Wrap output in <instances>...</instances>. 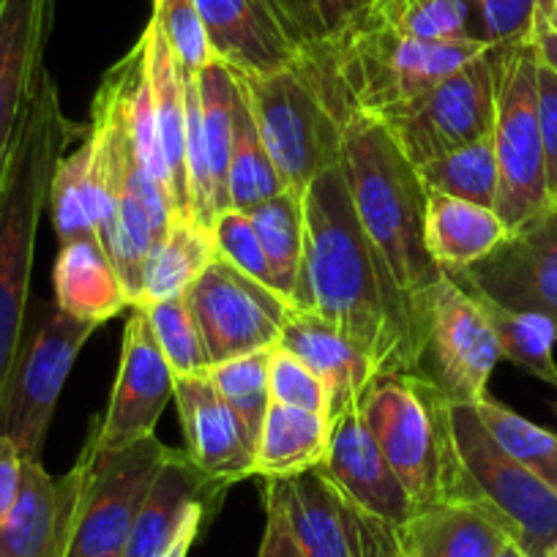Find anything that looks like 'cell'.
Listing matches in <instances>:
<instances>
[{
  "label": "cell",
  "mask_w": 557,
  "mask_h": 557,
  "mask_svg": "<svg viewBox=\"0 0 557 557\" xmlns=\"http://www.w3.org/2000/svg\"><path fill=\"white\" fill-rule=\"evenodd\" d=\"M52 287L55 307L88 323L104 325L123 309H132V296L99 238H79L58 246Z\"/></svg>",
  "instance_id": "obj_24"
},
{
  "label": "cell",
  "mask_w": 557,
  "mask_h": 557,
  "mask_svg": "<svg viewBox=\"0 0 557 557\" xmlns=\"http://www.w3.org/2000/svg\"><path fill=\"white\" fill-rule=\"evenodd\" d=\"M211 233L213 244H216V257H222L224 262L235 265L240 273L257 278V282H262V285H268L273 290L265 251H262L260 235H257L249 213L235 211V208L222 211L216 216V222H213Z\"/></svg>",
  "instance_id": "obj_41"
},
{
  "label": "cell",
  "mask_w": 557,
  "mask_h": 557,
  "mask_svg": "<svg viewBox=\"0 0 557 557\" xmlns=\"http://www.w3.org/2000/svg\"><path fill=\"white\" fill-rule=\"evenodd\" d=\"M508 535L468 503H437L399 530V557H497Z\"/></svg>",
  "instance_id": "obj_26"
},
{
  "label": "cell",
  "mask_w": 557,
  "mask_h": 557,
  "mask_svg": "<svg viewBox=\"0 0 557 557\" xmlns=\"http://www.w3.org/2000/svg\"><path fill=\"white\" fill-rule=\"evenodd\" d=\"M342 175L352 208L388 262L401 290L430 314V298L446 273L426 249V186L372 117L342 123Z\"/></svg>",
  "instance_id": "obj_4"
},
{
  "label": "cell",
  "mask_w": 557,
  "mask_h": 557,
  "mask_svg": "<svg viewBox=\"0 0 557 557\" xmlns=\"http://www.w3.org/2000/svg\"><path fill=\"white\" fill-rule=\"evenodd\" d=\"M497 557H528V555H524V552L519 549V546H513V544H506V546H503L500 552H497Z\"/></svg>",
  "instance_id": "obj_50"
},
{
  "label": "cell",
  "mask_w": 557,
  "mask_h": 557,
  "mask_svg": "<svg viewBox=\"0 0 557 557\" xmlns=\"http://www.w3.org/2000/svg\"><path fill=\"white\" fill-rule=\"evenodd\" d=\"M99 329V323L77 320L52 307L34 334L20 342L12 367L0 383V437H9L23 459L41 462L63 385L83 347Z\"/></svg>",
  "instance_id": "obj_10"
},
{
  "label": "cell",
  "mask_w": 557,
  "mask_h": 557,
  "mask_svg": "<svg viewBox=\"0 0 557 557\" xmlns=\"http://www.w3.org/2000/svg\"><path fill=\"white\" fill-rule=\"evenodd\" d=\"M331 430L329 416L271 401L255 443V475L276 481L320 468L329 457Z\"/></svg>",
  "instance_id": "obj_28"
},
{
  "label": "cell",
  "mask_w": 557,
  "mask_h": 557,
  "mask_svg": "<svg viewBox=\"0 0 557 557\" xmlns=\"http://www.w3.org/2000/svg\"><path fill=\"white\" fill-rule=\"evenodd\" d=\"M151 17L164 30L186 74L200 72L211 61V50H208L206 30H202L195 0H153Z\"/></svg>",
  "instance_id": "obj_43"
},
{
  "label": "cell",
  "mask_w": 557,
  "mask_h": 557,
  "mask_svg": "<svg viewBox=\"0 0 557 557\" xmlns=\"http://www.w3.org/2000/svg\"><path fill=\"white\" fill-rule=\"evenodd\" d=\"M416 170L430 191H441V195L475 202V206L495 208L497 159L492 134Z\"/></svg>",
  "instance_id": "obj_36"
},
{
  "label": "cell",
  "mask_w": 557,
  "mask_h": 557,
  "mask_svg": "<svg viewBox=\"0 0 557 557\" xmlns=\"http://www.w3.org/2000/svg\"><path fill=\"white\" fill-rule=\"evenodd\" d=\"M546 557H557V544L552 546V549H549V555H546Z\"/></svg>",
  "instance_id": "obj_51"
},
{
  "label": "cell",
  "mask_w": 557,
  "mask_h": 557,
  "mask_svg": "<svg viewBox=\"0 0 557 557\" xmlns=\"http://www.w3.org/2000/svg\"><path fill=\"white\" fill-rule=\"evenodd\" d=\"M55 7L58 0H0V178L30 101L50 74L45 55Z\"/></svg>",
  "instance_id": "obj_17"
},
{
  "label": "cell",
  "mask_w": 557,
  "mask_h": 557,
  "mask_svg": "<svg viewBox=\"0 0 557 557\" xmlns=\"http://www.w3.org/2000/svg\"><path fill=\"white\" fill-rule=\"evenodd\" d=\"M268 356L271 350L251 352V356L233 358V361L216 363L208 369L213 388L222 394L235 410V416L244 421L246 432L257 443L262 430L265 412L271 407V385H268Z\"/></svg>",
  "instance_id": "obj_37"
},
{
  "label": "cell",
  "mask_w": 557,
  "mask_h": 557,
  "mask_svg": "<svg viewBox=\"0 0 557 557\" xmlns=\"http://www.w3.org/2000/svg\"><path fill=\"white\" fill-rule=\"evenodd\" d=\"M459 457L457 500L484 511L528 557H546L557 544V492L508 457L481 424L473 405H454Z\"/></svg>",
  "instance_id": "obj_7"
},
{
  "label": "cell",
  "mask_w": 557,
  "mask_h": 557,
  "mask_svg": "<svg viewBox=\"0 0 557 557\" xmlns=\"http://www.w3.org/2000/svg\"><path fill=\"white\" fill-rule=\"evenodd\" d=\"M426 358L432 380L454 405H475L490 394V377L503 361L484 312L465 287L443 276L430 298ZM424 358V361H426Z\"/></svg>",
  "instance_id": "obj_16"
},
{
  "label": "cell",
  "mask_w": 557,
  "mask_h": 557,
  "mask_svg": "<svg viewBox=\"0 0 557 557\" xmlns=\"http://www.w3.org/2000/svg\"><path fill=\"white\" fill-rule=\"evenodd\" d=\"M325 475L350 497L352 503L401 530L416 513L410 495L396 479L383 448L374 441L361 410H350L334 421L329 457L320 465Z\"/></svg>",
  "instance_id": "obj_20"
},
{
  "label": "cell",
  "mask_w": 557,
  "mask_h": 557,
  "mask_svg": "<svg viewBox=\"0 0 557 557\" xmlns=\"http://www.w3.org/2000/svg\"><path fill=\"white\" fill-rule=\"evenodd\" d=\"M257 557H307L287 522V513L271 495H265V533H262Z\"/></svg>",
  "instance_id": "obj_45"
},
{
  "label": "cell",
  "mask_w": 557,
  "mask_h": 557,
  "mask_svg": "<svg viewBox=\"0 0 557 557\" xmlns=\"http://www.w3.org/2000/svg\"><path fill=\"white\" fill-rule=\"evenodd\" d=\"M448 276L473 296L557 323V202L511 230L484 260Z\"/></svg>",
  "instance_id": "obj_15"
},
{
  "label": "cell",
  "mask_w": 557,
  "mask_h": 557,
  "mask_svg": "<svg viewBox=\"0 0 557 557\" xmlns=\"http://www.w3.org/2000/svg\"><path fill=\"white\" fill-rule=\"evenodd\" d=\"M143 309H146L148 320H151L159 350L168 358L175 377L206 374L211 369L206 345H202V336L197 331V323L191 318L189 307H186L184 296L168 298V301L143 304Z\"/></svg>",
  "instance_id": "obj_38"
},
{
  "label": "cell",
  "mask_w": 557,
  "mask_h": 557,
  "mask_svg": "<svg viewBox=\"0 0 557 557\" xmlns=\"http://www.w3.org/2000/svg\"><path fill=\"white\" fill-rule=\"evenodd\" d=\"M490 45L418 41L380 25L361 23L342 39L301 52V69L334 121H385L430 94Z\"/></svg>",
  "instance_id": "obj_2"
},
{
  "label": "cell",
  "mask_w": 557,
  "mask_h": 557,
  "mask_svg": "<svg viewBox=\"0 0 557 557\" xmlns=\"http://www.w3.org/2000/svg\"><path fill=\"white\" fill-rule=\"evenodd\" d=\"M83 134L63 112L55 79L47 74L0 178V383L25 336L30 271L52 173L66 148Z\"/></svg>",
  "instance_id": "obj_3"
},
{
  "label": "cell",
  "mask_w": 557,
  "mask_h": 557,
  "mask_svg": "<svg viewBox=\"0 0 557 557\" xmlns=\"http://www.w3.org/2000/svg\"><path fill=\"white\" fill-rule=\"evenodd\" d=\"M500 47H490L448 74L410 107L377 121L412 168L459 151L475 139L490 137L495 126Z\"/></svg>",
  "instance_id": "obj_11"
},
{
  "label": "cell",
  "mask_w": 557,
  "mask_h": 557,
  "mask_svg": "<svg viewBox=\"0 0 557 557\" xmlns=\"http://www.w3.org/2000/svg\"><path fill=\"white\" fill-rule=\"evenodd\" d=\"M69 500L45 465L25 459L23 490L0 524V557H63Z\"/></svg>",
  "instance_id": "obj_25"
},
{
  "label": "cell",
  "mask_w": 557,
  "mask_h": 557,
  "mask_svg": "<svg viewBox=\"0 0 557 557\" xmlns=\"http://www.w3.org/2000/svg\"><path fill=\"white\" fill-rule=\"evenodd\" d=\"M227 486L208 479L186 451L170 448L168 459L159 468L146 503L139 508L137 522L126 541L123 557H162L175 535L181 533L189 513L202 503L216 506Z\"/></svg>",
  "instance_id": "obj_22"
},
{
  "label": "cell",
  "mask_w": 557,
  "mask_h": 557,
  "mask_svg": "<svg viewBox=\"0 0 557 557\" xmlns=\"http://www.w3.org/2000/svg\"><path fill=\"white\" fill-rule=\"evenodd\" d=\"M58 246L79 238H99L96 233V173H94V139L85 132L72 153H63L52 173L50 200Z\"/></svg>",
  "instance_id": "obj_33"
},
{
  "label": "cell",
  "mask_w": 557,
  "mask_h": 557,
  "mask_svg": "<svg viewBox=\"0 0 557 557\" xmlns=\"http://www.w3.org/2000/svg\"><path fill=\"white\" fill-rule=\"evenodd\" d=\"M363 23L418 41H479L470 0H377Z\"/></svg>",
  "instance_id": "obj_34"
},
{
  "label": "cell",
  "mask_w": 557,
  "mask_h": 557,
  "mask_svg": "<svg viewBox=\"0 0 557 557\" xmlns=\"http://www.w3.org/2000/svg\"><path fill=\"white\" fill-rule=\"evenodd\" d=\"M216 260L213 233L191 216H175L153 246L143 273V293L134 307L184 296L186 287Z\"/></svg>",
  "instance_id": "obj_29"
},
{
  "label": "cell",
  "mask_w": 557,
  "mask_h": 557,
  "mask_svg": "<svg viewBox=\"0 0 557 557\" xmlns=\"http://www.w3.org/2000/svg\"><path fill=\"white\" fill-rule=\"evenodd\" d=\"M251 224L265 251L271 285L287 304L296 307L301 287L304 251H307V213L301 191L285 189L249 211Z\"/></svg>",
  "instance_id": "obj_30"
},
{
  "label": "cell",
  "mask_w": 557,
  "mask_h": 557,
  "mask_svg": "<svg viewBox=\"0 0 557 557\" xmlns=\"http://www.w3.org/2000/svg\"><path fill=\"white\" fill-rule=\"evenodd\" d=\"M211 58L246 77L301 61V45L278 0H195Z\"/></svg>",
  "instance_id": "obj_18"
},
{
  "label": "cell",
  "mask_w": 557,
  "mask_h": 557,
  "mask_svg": "<svg viewBox=\"0 0 557 557\" xmlns=\"http://www.w3.org/2000/svg\"><path fill=\"white\" fill-rule=\"evenodd\" d=\"M25 459L9 437H0V524L7 522L23 490Z\"/></svg>",
  "instance_id": "obj_46"
},
{
  "label": "cell",
  "mask_w": 557,
  "mask_h": 557,
  "mask_svg": "<svg viewBox=\"0 0 557 557\" xmlns=\"http://www.w3.org/2000/svg\"><path fill=\"white\" fill-rule=\"evenodd\" d=\"M473 407L492 441L535 479L544 481L552 492H557V432L533 424L490 394Z\"/></svg>",
  "instance_id": "obj_35"
},
{
  "label": "cell",
  "mask_w": 557,
  "mask_h": 557,
  "mask_svg": "<svg viewBox=\"0 0 557 557\" xmlns=\"http://www.w3.org/2000/svg\"><path fill=\"white\" fill-rule=\"evenodd\" d=\"M170 446L157 435L115 451L85 443L77 465L61 481L69 500L63 557H123L137 513Z\"/></svg>",
  "instance_id": "obj_6"
},
{
  "label": "cell",
  "mask_w": 557,
  "mask_h": 557,
  "mask_svg": "<svg viewBox=\"0 0 557 557\" xmlns=\"http://www.w3.org/2000/svg\"><path fill=\"white\" fill-rule=\"evenodd\" d=\"M539 20L546 25V28L557 30V0H541Z\"/></svg>",
  "instance_id": "obj_49"
},
{
  "label": "cell",
  "mask_w": 557,
  "mask_h": 557,
  "mask_svg": "<svg viewBox=\"0 0 557 557\" xmlns=\"http://www.w3.org/2000/svg\"><path fill=\"white\" fill-rule=\"evenodd\" d=\"M278 347H285L293 356L301 358L323 380L325 394H329L331 421L356 410L374 377H380L356 342L347 339L329 320L312 312L296 309L290 314L285 331L278 336Z\"/></svg>",
  "instance_id": "obj_21"
},
{
  "label": "cell",
  "mask_w": 557,
  "mask_h": 557,
  "mask_svg": "<svg viewBox=\"0 0 557 557\" xmlns=\"http://www.w3.org/2000/svg\"><path fill=\"white\" fill-rule=\"evenodd\" d=\"M184 301L195 318L211 367L278 345L293 304L246 276L222 257L186 287Z\"/></svg>",
  "instance_id": "obj_12"
},
{
  "label": "cell",
  "mask_w": 557,
  "mask_h": 557,
  "mask_svg": "<svg viewBox=\"0 0 557 557\" xmlns=\"http://www.w3.org/2000/svg\"><path fill=\"white\" fill-rule=\"evenodd\" d=\"M238 79V77H235ZM285 181L273 168L271 157L265 151V143L260 137L255 115L249 110L244 90L238 85V99H235L233 115V153H230L227 173V202L235 211L249 213L260 202L271 200L278 191H285Z\"/></svg>",
  "instance_id": "obj_32"
},
{
  "label": "cell",
  "mask_w": 557,
  "mask_h": 557,
  "mask_svg": "<svg viewBox=\"0 0 557 557\" xmlns=\"http://www.w3.org/2000/svg\"><path fill=\"white\" fill-rule=\"evenodd\" d=\"M211 503H202V506H197L195 511L189 513V519L184 522V528H181V533L175 535L173 544L168 546V552H164L162 557H189L191 546H195L197 535H200V528L202 522H206L208 511H211Z\"/></svg>",
  "instance_id": "obj_47"
},
{
  "label": "cell",
  "mask_w": 557,
  "mask_h": 557,
  "mask_svg": "<svg viewBox=\"0 0 557 557\" xmlns=\"http://www.w3.org/2000/svg\"><path fill=\"white\" fill-rule=\"evenodd\" d=\"M307 557H399V530L352 503L320 468L265 481Z\"/></svg>",
  "instance_id": "obj_13"
},
{
  "label": "cell",
  "mask_w": 557,
  "mask_h": 557,
  "mask_svg": "<svg viewBox=\"0 0 557 557\" xmlns=\"http://www.w3.org/2000/svg\"><path fill=\"white\" fill-rule=\"evenodd\" d=\"M175 399V374L159 350L146 309L132 307L123 329L121 361L110 401L90 430L88 446L99 451L132 446L143 437L157 435L164 407Z\"/></svg>",
  "instance_id": "obj_14"
},
{
  "label": "cell",
  "mask_w": 557,
  "mask_h": 557,
  "mask_svg": "<svg viewBox=\"0 0 557 557\" xmlns=\"http://www.w3.org/2000/svg\"><path fill=\"white\" fill-rule=\"evenodd\" d=\"M508 238L495 208L426 189V249L443 273L475 265Z\"/></svg>",
  "instance_id": "obj_27"
},
{
  "label": "cell",
  "mask_w": 557,
  "mask_h": 557,
  "mask_svg": "<svg viewBox=\"0 0 557 557\" xmlns=\"http://www.w3.org/2000/svg\"><path fill=\"white\" fill-rule=\"evenodd\" d=\"M535 74L539 58L530 41L500 47L492 146L497 159L495 213L508 233L552 206L541 146Z\"/></svg>",
  "instance_id": "obj_9"
},
{
  "label": "cell",
  "mask_w": 557,
  "mask_h": 557,
  "mask_svg": "<svg viewBox=\"0 0 557 557\" xmlns=\"http://www.w3.org/2000/svg\"><path fill=\"white\" fill-rule=\"evenodd\" d=\"M268 385H271V401L329 416V394H325L323 380L285 347H271Z\"/></svg>",
  "instance_id": "obj_40"
},
{
  "label": "cell",
  "mask_w": 557,
  "mask_h": 557,
  "mask_svg": "<svg viewBox=\"0 0 557 557\" xmlns=\"http://www.w3.org/2000/svg\"><path fill=\"white\" fill-rule=\"evenodd\" d=\"M377 0H278L304 50L342 39L367 20Z\"/></svg>",
  "instance_id": "obj_39"
},
{
  "label": "cell",
  "mask_w": 557,
  "mask_h": 557,
  "mask_svg": "<svg viewBox=\"0 0 557 557\" xmlns=\"http://www.w3.org/2000/svg\"><path fill=\"white\" fill-rule=\"evenodd\" d=\"M358 410L416 511L457 500L454 401L430 374H380L363 394Z\"/></svg>",
  "instance_id": "obj_5"
},
{
  "label": "cell",
  "mask_w": 557,
  "mask_h": 557,
  "mask_svg": "<svg viewBox=\"0 0 557 557\" xmlns=\"http://www.w3.org/2000/svg\"><path fill=\"white\" fill-rule=\"evenodd\" d=\"M235 77L287 189L304 195L318 175L339 168L342 126L312 88L301 63L260 77L235 72Z\"/></svg>",
  "instance_id": "obj_8"
},
{
  "label": "cell",
  "mask_w": 557,
  "mask_h": 557,
  "mask_svg": "<svg viewBox=\"0 0 557 557\" xmlns=\"http://www.w3.org/2000/svg\"><path fill=\"white\" fill-rule=\"evenodd\" d=\"M184 451L202 473L222 486L255 475V441L233 407L213 388L206 374L175 377Z\"/></svg>",
  "instance_id": "obj_19"
},
{
  "label": "cell",
  "mask_w": 557,
  "mask_h": 557,
  "mask_svg": "<svg viewBox=\"0 0 557 557\" xmlns=\"http://www.w3.org/2000/svg\"><path fill=\"white\" fill-rule=\"evenodd\" d=\"M530 47H533L535 58H539L541 66L549 69L552 74H557V30L546 28L541 20H535V28L530 34Z\"/></svg>",
  "instance_id": "obj_48"
},
{
  "label": "cell",
  "mask_w": 557,
  "mask_h": 557,
  "mask_svg": "<svg viewBox=\"0 0 557 557\" xmlns=\"http://www.w3.org/2000/svg\"><path fill=\"white\" fill-rule=\"evenodd\" d=\"M473 296V293H470ZM479 309L484 312L492 334H495L500 356L511 361L522 372L533 374L535 380H544L552 388L557 385V323L546 314L522 312V309H508L503 304L490 301L484 296H473Z\"/></svg>",
  "instance_id": "obj_31"
},
{
  "label": "cell",
  "mask_w": 557,
  "mask_h": 557,
  "mask_svg": "<svg viewBox=\"0 0 557 557\" xmlns=\"http://www.w3.org/2000/svg\"><path fill=\"white\" fill-rule=\"evenodd\" d=\"M481 45L506 47L530 39L541 0H470Z\"/></svg>",
  "instance_id": "obj_42"
},
{
  "label": "cell",
  "mask_w": 557,
  "mask_h": 557,
  "mask_svg": "<svg viewBox=\"0 0 557 557\" xmlns=\"http://www.w3.org/2000/svg\"><path fill=\"white\" fill-rule=\"evenodd\" d=\"M555 391H557V385H555ZM555 412H557V401H555Z\"/></svg>",
  "instance_id": "obj_52"
},
{
  "label": "cell",
  "mask_w": 557,
  "mask_h": 557,
  "mask_svg": "<svg viewBox=\"0 0 557 557\" xmlns=\"http://www.w3.org/2000/svg\"><path fill=\"white\" fill-rule=\"evenodd\" d=\"M535 90H539V123L546 164V189H549V200L557 202V74H552L541 63L539 74H535Z\"/></svg>",
  "instance_id": "obj_44"
},
{
  "label": "cell",
  "mask_w": 557,
  "mask_h": 557,
  "mask_svg": "<svg viewBox=\"0 0 557 557\" xmlns=\"http://www.w3.org/2000/svg\"><path fill=\"white\" fill-rule=\"evenodd\" d=\"M307 251L296 309L329 320L356 342L377 374L424 372L430 314L399 287L361 227L342 168L304 191Z\"/></svg>",
  "instance_id": "obj_1"
},
{
  "label": "cell",
  "mask_w": 557,
  "mask_h": 557,
  "mask_svg": "<svg viewBox=\"0 0 557 557\" xmlns=\"http://www.w3.org/2000/svg\"><path fill=\"white\" fill-rule=\"evenodd\" d=\"M143 39H146L153 115H157L159 139H162V153L170 173L173 211L175 216H191L189 175H186V72L153 17L148 20Z\"/></svg>",
  "instance_id": "obj_23"
}]
</instances>
